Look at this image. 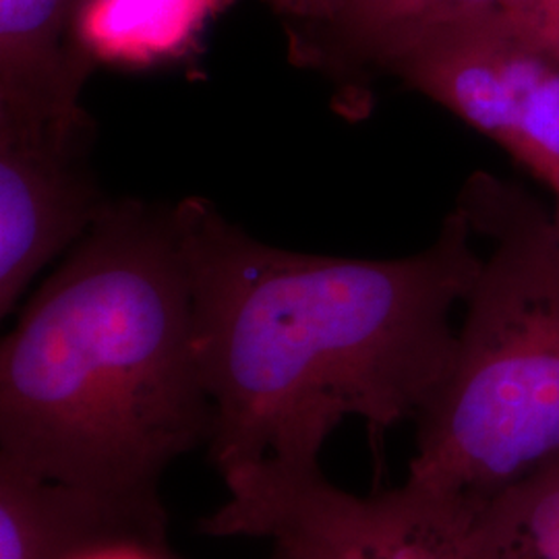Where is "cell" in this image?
<instances>
[{"instance_id":"cell-1","label":"cell","mask_w":559,"mask_h":559,"mask_svg":"<svg viewBox=\"0 0 559 559\" xmlns=\"http://www.w3.org/2000/svg\"><path fill=\"white\" fill-rule=\"evenodd\" d=\"M173 221L222 479L263 460L320 464L350 417L376 441L419 417L450 369L452 313L483 265L460 205L427 249L396 260L272 247L198 195L173 205Z\"/></svg>"},{"instance_id":"cell-2","label":"cell","mask_w":559,"mask_h":559,"mask_svg":"<svg viewBox=\"0 0 559 559\" xmlns=\"http://www.w3.org/2000/svg\"><path fill=\"white\" fill-rule=\"evenodd\" d=\"M212 427L173 207L108 201L2 340L0 464L162 503Z\"/></svg>"},{"instance_id":"cell-3","label":"cell","mask_w":559,"mask_h":559,"mask_svg":"<svg viewBox=\"0 0 559 559\" xmlns=\"http://www.w3.org/2000/svg\"><path fill=\"white\" fill-rule=\"evenodd\" d=\"M459 205L493 249L450 369L415 419L404 483L464 528L559 459V233L539 201L487 173L466 180Z\"/></svg>"},{"instance_id":"cell-4","label":"cell","mask_w":559,"mask_h":559,"mask_svg":"<svg viewBox=\"0 0 559 559\" xmlns=\"http://www.w3.org/2000/svg\"><path fill=\"white\" fill-rule=\"evenodd\" d=\"M222 480L228 498L200 522L210 537L270 540L286 559H471L454 519L406 483L357 496L320 464L274 460Z\"/></svg>"},{"instance_id":"cell-5","label":"cell","mask_w":559,"mask_h":559,"mask_svg":"<svg viewBox=\"0 0 559 559\" xmlns=\"http://www.w3.org/2000/svg\"><path fill=\"white\" fill-rule=\"evenodd\" d=\"M383 73L498 143L559 189V62L524 40L500 9L438 27Z\"/></svg>"},{"instance_id":"cell-6","label":"cell","mask_w":559,"mask_h":559,"mask_svg":"<svg viewBox=\"0 0 559 559\" xmlns=\"http://www.w3.org/2000/svg\"><path fill=\"white\" fill-rule=\"evenodd\" d=\"M92 131L0 119V316L50 261L98 221L102 198L85 150Z\"/></svg>"},{"instance_id":"cell-7","label":"cell","mask_w":559,"mask_h":559,"mask_svg":"<svg viewBox=\"0 0 559 559\" xmlns=\"http://www.w3.org/2000/svg\"><path fill=\"white\" fill-rule=\"evenodd\" d=\"M127 547L168 556L162 503L110 498L0 464V559H85Z\"/></svg>"},{"instance_id":"cell-8","label":"cell","mask_w":559,"mask_h":559,"mask_svg":"<svg viewBox=\"0 0 559 559\" xmlns=\"http://www.w3.org/2000/svg\"><path fill=\"white\" fill-rule=\"evenodd\" d=\"M75 25L78 0H0V119L92 131L81 90L96 59Z\"/></svg>"},{"instance_id":"cell-9","label":"cell","mask_w":559,"mask_h":559,"mask_svg":"<svg viewBox=\"0 0 559 559\" xmlns=\"http://www.w3.org/2000/svg\"><path fill=\"white\" fill-rule=\"evenodd\" d=\"M503 0H350L338 17L309 29H286L290 57L338 81L388 67L429 32L498 11Z\"/></svg>"},{"instance_id":"cell-10","label":"cell","mask_w":559,"mask_h":559,"mask_svg":"<svg viewBox=\"0 0 559 559\" xmlns=\"http://www.w3.org/2000/svg\"><path fill=\"white\" fill-rule=\"evenodd\" d=\"M462 539L471 559H559V459L487 503Z\"/></svg>"},{"instance_id":"cell-11","label":"cell","mask_w":559,"mask_h":559,"mask_svg":"<svg viewBox=\"0 0 559 559\" xmlns=\"http://www.w3.org/2000/svg\"><path fill=\"white\" fill-rule=\"evenodd\" d=\"M500 11L524 40L559 62V0H503Z\"/></svg>"},{"instance_id":"cell-12","label":"cell","mask_w":559,"mask_h":559,"mask_svg":"<svg viewBox=\"0 0 559 559\" xmlns=\"http://www.w3.org/2000/svg\"><path fill=\"white\" fill-rule=\"evenodd\" d=\"M350 0H263L286 23V29H309L328 25Z\"/></svg>"},{"instance_id":"cell-13","label":"cell","mask_w":559,"mask_h":559,"mask_svg":"<svg viewBox=\"0 0 559 559\" xmlns=\"http://www.w3.org/2000/svg\"><path fill=\"white\" fill-rule=\"evenodd\" d=\"M85 559H170V556H160L154 551L127 547V549H108V551H102V554Z\"/></svg>"},{"instance_id":"cell-14","label":"cell","mask_w":559,"mask_h":559,"mask_svg":"<svg viewBox=\"0 0 559 559\" xmlns=\"http://www.w3.org/2000/svg\"><path fill=\"white\" fill-rule=\"evenodd\" d=\"M92 2H96V0H78V17H80L81 11L87 7V4H92ZM108 2V0H106Z\"/></svg>"},{"instance_id":"cell-15","label":"cell","mask_w":559,"mask_h":559,"mask_svg":"<svg viewBox=\"0 0 559 559\" xmlns=\"http://www.w3.org/2000/svg\"><path fill=\"white\" fill-rule=\"evenodd\" d=\"M556 195H558V212H556V218H554V221H556V226H558V233H559V189H558V191H556Z\"/></svg>"},{"instance_id":"cell-16","label":"cell","mask_w":559,"mask_h":559,"mask_svg":"<svg viewBox=\"0 0 559 559\" xmlns=\"http://www.w3.org/2000/svg\"><path fill=\"white\" fill-rule=\"evenodd\" d=\"M270 559H286L282 554H280L278 549H274V554H272V558Z\"/></svg>"}]
</instances>
